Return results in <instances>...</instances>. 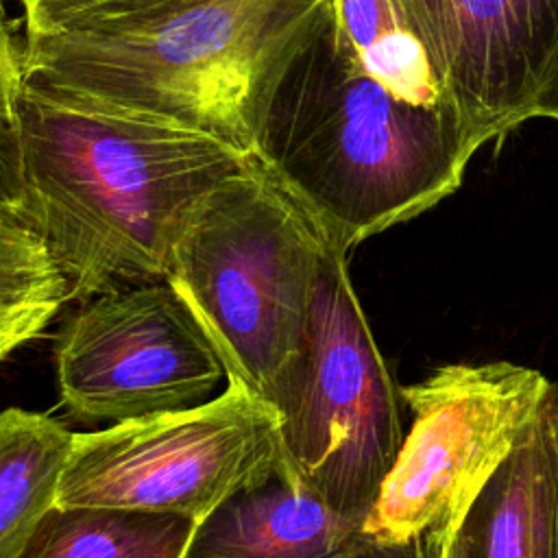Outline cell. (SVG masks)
Returning <instances> with one entry per match:
<instances>
[{
    "instance_id": "6",
    "label": "cell",
    "mask_w": 558,
    "mask_h": 558,
    "mask_svg": "<svg viewBox=\"0 0 558 558\" xmlns=\"http://www.w3.org/2000/svg\"><path fill=\"white\" fill-rule=\"evenodd\" d=\"M551 384L512 362L449 364L399 397L410 410L399 453L364 519L381 545L421 549L464 521L477 493L543 412Z\"/></svg>"
},
{
    "instance_id": "5",
    "label": "cell",
    "mask_w": 558,
    "mask_h": 558,
    "mask_svg": "<svg viewBox=\"0 0 558 558\" xmlns=\"http://www.w3.org/2000/svg\"><path fill=\"white\" fill-rule=\"evenodd\" d=\"M347 257H323L301 349L275 410L283 471L336 512L368 517L401 440L399 390L355 296Z\"/></svg>"
},
{
    "instance_id": "22",
    "label": "cell",
    "mask_w": 558,
    "mask_h": 558,
    "mask_svg": "<svg viewBox=\"0 0 558 558\" xmlns=\"http://www.w3.org/2000/svg\"><path fill=\"white\" fill-rule=\"evenodd\" d=\"M22 225H26V220H20V222H13V225H7V227H2V229H0V238H2L4 233H9V231H13V229L22 227Z\"/></svg>"
},
{
    "instance_id": "7",
    "label": "cell",
    "mask_w": 558,
    "mask_h": 558,
    "mask_svg": "<svg viewBox=\"0 0 558 558\" xmlns=\"http://www.w3.org/2000/svg\"><path fill=\"white\" fill-rule=\"evenodd\" d=\"M283 469L279 412L244 384L205 403L74 434L57 506L205 519L235 490Z\"/></svg>"
},
{
    "instance_id": "17",
    "label": "cell",
    "mask_w": 558,
    "mask_h": 558,
    "mask_svg": "<svg viewBox=\"0 0 558 558\" xmlns=\"http://www.w3.org/2000/svg\"><path fill=\"white\" fill-rule=\"evenodd\" d=\"M22 155L13 120L0 118V229L26 220L22 211Z\"/></svg>"
},
{
    "instance_id": "13",
    "label": "cell",
    "mask_w": 558,
    "mask_h": 558,
    "mask_svg": "<svg viewBox=\"0 0 558 558\" xmlns=\"http://www.w3.org/2000/svg\"><path fill=\"white\" fill-rule=\"evenodd\" d=\"M74 432L22 408L0 412V558H9L57 504Z\"/></svg>"
},
{
    "instance_id": "4",
    "label": "cell",
    "mask_w": 558,
    "mask_h": 558,
    "mask_svg": "<svg viewBox=\"0 0 558 558\" xmlns=\"http://www.w3.org/2000/svg\"><path fill=\"white\" fill-rule=\"evenodd\" d=\"M331 244L283 177L251 153L196 205L172 248L168 279L214 340L227 379L270 405L301 349Z\"/></svg>"
},
{
    "instance_id": "12",
    "label": "cell",
    "mask_w": 558,
    "mask_h": 558,
    "mask_svg": "<svg viewBox=\"0 0 558 558\" xmlns=\"http://www.w3.org/2000/svg\"><path fill=\"white\" fill-rule=\"evenodd\" d=\"M196 525L170 512L54 504L9 558H185Z\"/></svg>"
},
{
    "instance_id": "10",
    "label": "cell",
    "mask_w": 558,
    "mask_h": 558,
    "mask_svg": "<svg viewBox=\"0 0 558 558\" xmlns=\"http://www.w3.org/2000/svg\"><path fill=\"white\" fill-rule=\"evenodd\" d=\"M185 558H418L377 543L283 469L244 486L198 521Z\"/></svg>"
},
{
    "instance_id": "15",
    "label": "cell",
    "mask_w": 558,
    "mask_h": 558,
    "mask_svg": "<svg viewBox=\"0 0 558 558\" xmlns=\"http://www.w3.org/2000/svg\"><path fill=\"white\" fill-rule=\"evenodd\" d=\"M68 303L65 277L31 225L0 238V362L39 336Z\"/></svg>"
},
{
    "instance_id": "8",
    "label": "cell",
    "mask_w": 558,
    "mask_h": 558,
    "mask_svg": "<svg viewBox=\"0 0 558 558\" xmlns=\"http://www.w3.org/2000/svg\"><path fill=\"white\" fill-rule=\"evenodd\" d=\"M54 368L61 403L87 423L192 408L227 379L214 340L168 277L83 301L54 340Z\"/></svg>"
},
{
    "instance_id": "16",
    "label": "cell",
    "mask_w": 558,
    "mask_h": 558,
    "mask_svg": "<svg viewBox=\"0 0 558 558\" xmlns=\"http://www.w3.org/2000/svg\"><path fill=\"white\" fill-rule=\"evenodd\" d=\"M205 0H20L26 35L116 37Z\"/></svg>"
},
{
    "instance_id": "20",
    "label": "cell",
    "mask_w": 558,
    "mask_h": 558,
    "mask_svg": "<svg viewBox=\"0 0 558 558\" xmlns=\"http://www.w3.org/2000/svg\"><path fill=\"white\" fill-rule=\"evenodd\" d=\"M464 521L449 525L445 532H440L436 538H432L423 549H421V558H469L462 536H460V527Z\"/></svg>"
},
{
    "instance_id": "19",
    "label": "cell",
    "mask_w": 558,
    "mask_h": 558,
    "mask_svg": "<svg viewBox=\"0 0 558 558\" xmlns=\"http://www.w3.org/2000/svg\"><path fill=\"white\" fill-rule=\"evenodd\" d=\"M532 118H545L558 122V48L554 52V59L547 68V74L541 83V89L536 94Z\"/></svg>"
},
{
    "instance_id": "14",
    "label": "cell",
    "mask_w": 558,
    "mask_h": 558,
    "mask_svg": "<svg viewBox=\"0 0 558 558\" xmlns=\"http://www.w3.org/2000/svg\"><path fill=\"white\" fill-rule=\"evenodd\" d=\"M329 4L340 33L371 76L410 102H449L397 0H329Z\"/></svg>"
},
{
    "instance_id": "11",
    "label": "cell",
    "mask_w": 558,
    "mask_h": 558,
    "mask_svg": "<svg viewBox=\"0 0 558 558\" xmlns=\"http://www.w3.org/2000/svg\"><path fill=\"white\" fill-rule=\"evenodd\" d=\"M460 536L469 558H558V445L547 401L477 493Z\"/></svg>"
},
{
    "instance_id": "18",
    "label": "cell",
    "mask_w": 558,
    "mask_h": 558,
    "mask_svg": "<svg viewBox=\"0 0 558 558\" xmlns=\"http://www.w3.org/2000/svg\"><path fill=\"white\" fill-rule=\"evenodd\" d=\"M24 87L22 50L9 31L4 2L0 0V118L15 122L17 100Z\"/></svg>"
},
{
    "instance_id": "2",
    "label": "cell",
    "mask_w": 558,
    "mask_h": 558,
    "mask_svg": "<svg viewBox=\"0 0 558 558\" xmlns=\"http://www.w3.org/2000/svg\"><path fill=\"white\" fill-rule=\"evenodd\" d=\"M480 146L451 102L416 105L371 76L327 0L272 94L255 153L349 253L451 196Z\"/></svg>"
},
{
    "instance_id": "21",
    "label": "cell",
    "mask_w": 558,
    "mask_h": 558,
    "mask_svg": "<svg viewBox=\"0 0 558 558\" xmlns=\"http://www.w3.org/2000/svg\"><path fill=\"white\" fill-rule=\"evenodd\" d=\"M547 412L551 418V427H554V436H556V445H558V388L551 386L549 395H547Z\"/></svg>"
},
{
    "instance_id": "1",
    "label": "cell",
    "mask_w": 558,
    "mask_h": 558,
    "mask_svg": "<svg viewBox=\"0 0 558 558\" xmlns=\"http://www.w3.org/2000/svg\"><path fill=\"white\" fill-rule=\"evenodd\" d=\"M22 211L68 303L168 277L196 205L251 153L172 120L24 76Z\"/></svg>"
},
{
    "instance_id": "3",
    "label": "cell",
    "mask_w": 558,
    "mask_h": 558,
    "mask_svg": "<svg viewBox=\"0 0 558 558\" xmlns=\"http://www.w3.org/2000/svg\"><path fill=\"white\" fill-rule=\"evenodd\" d=\"M327 0H205L116 37L26 35L24 76L255 153L272 94Z\"/></svg>"
},
{
    "instance_id": "9",
    "label": "cell",
    "mask_w": 558,
    "mask_h": 558,
    "mask_svg": "<svg viewBox=\"0 0 558 558\" xmlns=\"http://www.w3.org/2000/svg\"><path fill=\"white\" fill-rule=\"evenodd\" d=\"M445 96L484 146L532 120L558 48V0H397Z\"/></svg>"
}]
</instances>
